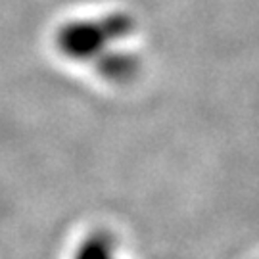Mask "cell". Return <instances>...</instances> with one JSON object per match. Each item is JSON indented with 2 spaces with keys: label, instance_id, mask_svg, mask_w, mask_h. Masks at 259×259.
<instances>
[{
  "label": "cell",
  "instance_id": "6da1fadb",
  "mask_svg": "<svg viewBox=\"0 0 259 259\" xmlns=\"http://www.w3.org/2000/svg\"><path fill=\"white\" fill-rule=\"evenodd\" d=\"M135 29V19L125 12L75 16L52 31L50 45L65 67L102 84L125 87L142 69L140 56L129 47Z\"/></svg>",
  "mask_w": 259,
  "mask_h": 259
},
{
  "label": "cell",
  "instance_id": "7a4b0ae2",
  "mask_svg": "<svg viewBox=\"0 0 259 259\" xmlns=\"http://www.w3.org/2000/svg\"><path fill=\"white\" fill-rule=\"evenodd\" d=\"M65 259H123V250L115 232L104 225H94L69 242Z\"/></svg>",
  "mask_w": 259,
  "mask_h": 259
}]
</instances>
